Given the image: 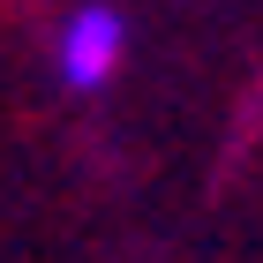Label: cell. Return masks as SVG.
Instances as JSON below:
<instances>
[{
  "instance_id": "obj_1",
  "label": "cell",
  "mask_w": 263,
  "mask_h": 263,
  "mask_svg": "<svg viewBox=\"0 0 263 263\" xmlns=\"http://www.w3.org/2000/svg\"><path fill=\"white\" fill-rule=\"evenodd\" d=\"M121 53H128V23L113 8H76L61 30V83L68 90H98L121 68Z\"/></svg>"
}]
</instances>
